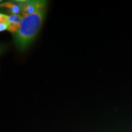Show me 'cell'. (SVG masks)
<instances>
[{"instance_id":"4","label":"cell","mask_w":132,"mask_h":132,"mask_svg":"<svg viewBox=\"0 0 132 132\" xmlns=\"http://www.w3.org/2000/svg\"><path fill=\"white\" fill-rule=\"evenodd\" d=\"M7 18H8V15H5V14L0 13V23L2 22V21H4V20L7 19Z\"/></svg>"},{"instance_id":"2","label":"cell","mask_w":132,"mask_h":132,"mask_svg":"<svg viewBox=\"0 0 132 132\" xmlns=\"http://www.w3.org/2000/svg\"><path fill=\"white\" fill-rule=\"evenodd\" d=\"M16 2L20 8L22 16L34 14L38 10L47 7V5L45 1H17Z\"/></svg>"},{"instance_id":"1","label":"cell","mask_w":132,"mask_h":132,"mask_svg":"<svg viewBox=\"0 0 132 132\" xmlns=\"http://www.w3.org/2000/svg\"><path fill=\"white\" fill-rule=\"evenodd\" d=\"M45 12L46 7L23 16L19 30L14 34L15 44L17 49L24 51L34 41L41 28Z\"/></svg>"},{"instance_id":"3","label":"cell","mask_w":132,"mask_h":132,"mask_svg":"<svg viewBox=\"0 0 132 132\" xmlns=\"http://www.w3.org/2000/svg\"><path fill=\"white\" fill-rule=\"evenodd\" d=\"M8 19H9V23L8 31L14 34H15L19 30L21 20L23 19V16L21 15H19L11 14V15H9Z\"/></svg>"}]
</instances>
